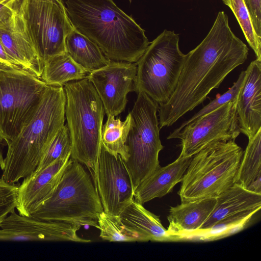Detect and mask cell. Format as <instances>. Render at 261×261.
Masks as SVG:
<instances>
[{
  "mask_svg": "<svg viewBox=\"0 0 261 261\" xmlns=\"http://www.w3.org/2000/svg\"><path fill=\"white\" fill-rule=\"evenodd\" d=\"M65 49L71 59L89 73L105 67L110 61L94 42L74 28L66 37Z\"/></svg>",
  "mask_w": 261,
  "mask_h": 261,
  "instance_id": "obj_22",
  "label": "cell"
},
{
  "mask_svg": "<svg viewBox=\"0 0 261 261\" xmlns=\"http://www.w3.org/2000/svg\"><path fill=\"white\" fill-rule=\"evenodd\" d=\"M259 210L255 209L226 217L208 229H198L181 236L179 241H213L230 236L246 227Z\"/></svg>",
  "mask_w": 261,
  "mask_h": 261,
  "instance_id": "obj_23",
  "label": "cell"
},
{
  "mask_svg": "<svg viewBox=\"0 0 261 261\" xmlns=\"http://www.w3.org/2000/svg\"><path fill=\"white\" fill-rule=\"evenodd\" d=\"M97 188L106 213L119 216L134 199L135 189L130 174L119 154L110 152L101 142Z\"/></svg>",
  "mask_w": 261,
  "mask_h": 261,
  "instance_id": "obj_12",
  "label": "cell"
},
{
  "mask_svg": "<svg viewBox=\"0 0 261 261\" xmlns=\"http://www.w3.org/2000/svg\"><path fill=\"white\" fill-rule=\"evenodd\" d=\"M191 156L179 155L173 162L160 167L136 189L134 199L143 205L155 198H161L172 191L181 182Z\"/></svg>",
  "mask_w": 261,
  "mask_h": 261,
  "instance_id": "obj_18",
  "label": "cell"
},
{
  "mask_svg": "<svg viewBox=\"0 0 261 261\" xmlns=\"http://www.w3.org/2000/svg\"><path fill=\"white\" fill-rule=\"evenodd\" d=\"M246 189L252 192L261 194V175L252 181Z\"/></svg>",
  "mask_w": 261,
  "mask_h": 261,
  "instance_id": "obj_35",
  "label": "cell"
},
{
  "mask_svg": "<svg viewBox=\"0 0 261 261\" xmlns=\"http://www.w3.org/2000/svg\"><path fill=\"white\" fill-rule=\"evenodd\" d=\"M83 165L70 158L50 197L31 216L98 229L103 211L97 189Z\"/></svg>",
  "mask_w": 261,
  "mask_h": 261,
  "instance_id": "obj_5",
  "label": "cell"
},
{
  "mask_svg": "<svg viewBox=\"0 0 261 261\" xmlns=\"http://www.w3.org/2000/svg\"><path fill=\"white\" fill-rule=\"evenodd\" d=\"M261 128L248 143L239 166L235 184L246 188L258 176L261 175Z\"/></svg>",
  "mask_w": 261,
  "mask_h": 261,
  "instance_id": "obj_26",
  "label": "cell"
},
{
  "mask_svg": "<svg viewBox=\"0 0 261 261\" xmlns=\"http://www.w3.org/2000/svg\"><path fill=\"white\" fill-rule=\"evenodd\" d=\"M20 4L18 0H0V22L10 17Z\"/></svg>",
  "mask_w": 261,
  "mask_h": 261,
  "instance_id": "obj_33",
  "label": "cell"
},
{
  "mask_svg": "<svg viewBox=\"0 0 261 261\" xmlns=\"http://www.w3.org/2000/svg\"><path fill=\"white\" fill-rule=\"evenodd\" d=\"M245 70L242 71L240 74L237 81L226 92L211 100L208 104L195 113L189 119L184 122L173 132H177L191 121L212 112L227 102L236 100L240 89L245 78Z\"/></svg>",
  "mask_w": 261,
  "mask_h": 261,
  "instance_id": "obj_30",
  "label": "cell"
},
{
  "mask_svg": "<svg viewBox=\"0 0 261 261\" xmlns=\"http://www.w3.org/2000/svg\"><path fill=\"white\" fill-rule=\"evenodd\" d=\"M70 158L59 159L39 173L23 178L18 187L16 208L19 214L31 216L50 197Z\"/></svg>",
  "mask_w": 261,
  "mask_h": 261,
  "instance_id": "obj_16",
  "label": "cell"
},
{
  "mask_svg": "<svg viewBox=\"0 0 261 261\" xmlns=\"http://www.w3.org/2000/svg\"><path fill=\"white\" fill-rule=\"evenodd\" d=\"M72 143L67 124L57 133L43 155L35 171L36 174L56 161L71 155Z\"/></svg>",
  "mask_w": 261,
  "mask_h": 261,
  "instance_id": "obj_29",
  "label": "cell"
},
{
  "mask_svg": "<svg viewBox=\"0 0 261 261\" xmlns=\"http://www.w3.org/2000/svg\"><path fill=\"white\" fill-rule=\"evenodd\" d=\"M254 28L261 37V0H245Z\"/></svg>",
  "mask_w": 261,
  "mask_h": 261,
  "instance_id": "obj_32",
  "label": "cell"
},
{
  "mask_svg": "<svg viewBox=\"0 0 261 261\" xmlns=\"http://www.w3.org/2000/svg\"><path fill=\"white\" fill-rule=\"evenodd\" d=\"M89 73L66 52L44 63L41 79L47 85L63 87L67 82L87 78Z\"/></svg>",
  "mask_w": 261,
  "mask_h": 261,
  "instance_id": "obj_24",
  "label": "cell"
},
{
  "mask_svg": "<svg viewBox=\"0 0 261 261\" xmlns=\"http://www.w3.org/2000/svg\"><path fill=\"white\" fill-rule=\"evenodd\" d=\"M18 1H19V2L20 3H21V2L22 0H18Z\"/></svg>",
  "mask_w": 261,
  "mask_h": 261,
  "instance_id": "obj_39",
  "label": "cell"
},
{
  "mask_svg": "<svg viewBox=\"0 0 261 261\" xmlns=\"http://www.w3.org/2000/svg\"><path fill=\"white\" fill-rule=\"evenodd\" d=\"M119 217L124 225L137 231L145 242H172L174 239L162 225L160 217L134 199Z\"/></svg>",
  "mask_w": 261,
  "mask_h": 261,
  "instance_id": "obj_21",
  "label": "cell"
},
{
  "mask_svg": "<svg viewBox=\"0 0 261 261\" xmlns=\"http://www.w3.org/2000/svg\"><path fill=\"white\" fill-rule=\"evenodd\" d=\"M232 11L245 39L253 49L256 60L261 61V37L254 28L252 20L245 0H222Z\"/></svg>",
  "mask_w": 261,
  "mask_h": 261,
  "instance_id": "obj_28",
  "label": "cell"
},
{
  "mask_svg": "<svg viewBox=\"0 0 261 261\" xmlns=\"http://www.w3.org/2000/svg\"><path fill=\"white\" fill-rule=\"evenodd\" d=\"M64 4L73 28L110 60L136 63L150 43L145 31L113 0H64Z\"/></svg>",
  "mask_w": 261,
  "mask_h": 261,
  "instance_id": "obj_2",
  "label": "cell"
},
{
  "mask_svg": "<svg viewBox=\"0 0 261 261\" xmlns=\"http://www.w3.org/2000/svg\"><path fill=\"white\" fill-rule=\"evenodd\" d=\"M136 63L110 60L104 67L89 73L87 78L95 87L107 116L114 117L125 109L127 95L136 92Z\"/></svg>",
  "mask_w": 261,
  "mask_h": 261,
  "instance_id": "obj_14",
  "label": "cell"
},
{
  "mask_svg": "<svg viewBox=\"0 0 261 261\" xmlns=\"http://www.w3.org/2000/svg\"><path fill=\"white\" fill-rule=\"evenodd\" d=\"M179 41L178 34L165 29L136 62V92H144L159 105L166 103L173 93L187 58Z\"/></svg>",
  "mask_w": 261,
  "mask_h": 261,
  "instance_id": "obj_7",
  "label": "cell"
},
{
  "mask_svg": "<svg viewBox=\"0 0 261 261\" xmlns=\"http://www.w3.org/2000/svg\"><path fill=\"white\" fill-rule=\"evenodd\" d=\"M100 238L109 242H145L137 231L123 224L118 216L103 211L98 217Z\"/></svg>",
  "mask_w": 261,
  "mask_h": 261,
  "instance_id": "obj_27",
  "label": "cell"
},
{
  "mask_svg": "<svg viewBox=\"0 0 261 261\" xmlns=\"http://www.w3.org/2000/svg\"><path fill=\"white\" fill-rule=\"evenodd\" d=\"M63 87L66 98L65 116L72 143L70 159L88 168L97 188L105 114L102 102L87 78L67 82Z\"/></svg>",
  "mask_w": 261,
  "mask_h": 261,
  "instance_id": "obj_4",
  "label": "cell"
},
{
  "mask_svg": "<svg viewBox=\"0 0 261 261\" xmlns=\"http://www.w3.org/2000/svg\"><path fill=\"white\" fill-rule=\"evenodd\" d=\"M5 67H6V66L3 65L2 64L0 63V70L3 69Z\"/></svg>",
  "mask_w": 261,
  "mask_h": 261,
  "instance_id": "obj_38",
  "label": "cell"
},
{
  "mask_svg": "<svg viewBox=\"0 0 261 261\" xmlns=\"http://www.w3.org/2000/svg\"><path fill=\"white\" fill-rule=\"evenodd\" d=\"M81 227L64 221L24 216L14 211L0 223V241L90 242L77 234Z\"/></svg>",
  "mask_w": 261,
  "mask_h": 261,
  "instance_id": "obj_13",
  "label": "cell"
},
{
  "mask_svg": "<svg viewBox=\"0 0 261 261\" xmlns=\"http://www.w3.org/2000/svg\"><path fill=\"white\" fill-rule=\"evenodd\" d=\"M47 86L22 69L6 66L0 70V133L6 143L31 118Z\"/></svg>",
  "mask_w": 261,
  "mask_h": 261,
  "instance_id": "obj_9",
  "label": "cell"
},
{
  "mask_svg": "<svg viewBox=\"0 0 261 261\" xmlns=\"http://www.w3.org/2000/svg\"><path fill=\"white\" fill-rule=\"evenodd\" d=\"M243 153L234 141H215L192 156L178 192L181 202L216 197L231 187Z\"/></svg>",
  "mask_w": 261,
  "mask_h": 261,
  "instance_id": "obj_6",
  "label": "cell"
},
{
  "mask_svg": "<svg viewBox=\"0 0 261 261\" xmlns=\"http://www.w3.org/2000/svg\"><path fill=\"white\" fill-rule=\"evenodd\" d=\"M18 197V187L0 179V223L15 211Z\"/></svg>",
  "mask_w": 261,
  "mask_h": 261,
  "instance_id": "obj_31",
  "label": "cell"
},
{
  "mask_svg": "<svg viewBox=\"0 0 261 261\" xmlns=\"http://www.w3.org/2000/svg\"><path fill=\"white\" fill-rule=\"evenodd\" d=\"M0 40L8 56L23 70L41 78L44 65L28 30L20 4L0 22Z\"/></svg>",
  "mask_w": 261,
  "mask_h": 261,
  "instance_id": "obj_15",
  "label": "cell"
},
{
  "mask_svg": "<svg viewBox=\"0 0 261 261\" xmlns=\"http://www.w3.org/2000/svg\"><path fill=\"white\" fill-rule=\"evenodd\" d=\"M20 6L35 47L43 65L51 58L66 53L65 39L73 27L65 4L22 0Z\"/></svg>",
  "mask_w": 261,
  "mask_h": 261,
  "instance_id": "obj_10",
  "label": "cell"
},
{
  "mask_svg": "<svg viewBox=\"0 0 261 261\" xmlns=\"http://www.w3.org/2000/svg\"><path fill=\"white\" fill-rule=\"evenodd\" d=\"M137 93L130 112L132 123L126 141L129 156L124 162L135 191L160 167L159 155L164 148L156 115L159 104L144 92L140 91Z\"/></svg>",
  "mask_w": 261,
  "mask_h": 261,
  "instance_id": "obj_8",
  "label": "cell"
},
{
  "mask_svg": "<svg viewBox=\"0 0 261 261\" xmlns=\"http://www.w3.org/2000/svg\"><path fill=\"white\" fill-rule=\"evenodd\" d=\"M236 100L227 102L172 132L167 139L181 140L180 155L191 156L215 141H235L241 133L236 113Z\"/></svg>",
  "mask_w": 261,
  "mask_h": 261,
  "instance_id": "obj_11",
  "label": "cell"
},
{
  "mask_svg": "<svg viewBox=\"0 0 261 261\" xmlns=\"http://www.w3.org/2000/svg\"><path fill=\"white\" fill-rule=\"evenodd\" d=\"M107 116V121L102 127V142L110 152L119 154L125 162L129 156L126 141L132 123L130 114L129 113L123 121L120 117L115 119L113 116Z\"/></svg>",
  "mask_w": 261,
  "mask_h": 261,
  "instance_id": "obj_25",
  "label": "cell"
},
{
  "mask_svg": "<svg viewBox=\"0 0 261 261\" xmlns=\"http://www.w3.org/2000/svg\"><path fill=\"white\" fill-rule=\"evenodd\" d=\"M66 95L62 86L47 85L31 118L7 143L1 178L15 185L35 171L50 143L64 125Z\"/></svg>",
  "mask_w": 261,
  "mask_h": 261,
  "instance_id": "obj_3",
  "label": "cell"
},
{
  "mask_svg": "<svg viewBox=\"0 0 261 261\" xmlns=\"http://www.w3.org/2000/svg\"><path fill=\"white\" fill-rule=\"evenodd\" d=\"M35 1H48V2H55V3H59L61 4H64V0H35Z\"/></svg>",
  "mask_w": 261,
  "mask_h": 261,
  "instance_id": "obj_37",
  "label": "cell"
},
{
  "mask_svg": "<svg viewBox=\"0 0 261 261\" xmlns=\"http://www.w3.org/2000/svg\"><path fill=\"white\" fill-rule=\"evenodd\" d=\"M216 198L213 211L199 229H208L226 217L261 207V194L235 183Z\"/></svg>",
  "mask_w": 261,
  "mask_h": 261,
  "instance_id": "obj_20",
  "label": "cell"
},
{
  "mask_svg": "<svg viewBox=\"0 0 261 261\" xmlns=\"http://www.w3.org/2000/svg\"><path fill=\"white\" fill-rule=\"evenodd\" d=\"M3 140L4 139L0 133V169H1L2 170H3L4 167V159L3 156V154L1 148V145Z\"/></svg>",
  "mask_w": 261,
  "mask_h": 261,
  "instance_id": "obj_36",
  "label": "cell"
},
{
  "mask_svg": "<svg viewBox=\"0 0 261 261\" xmlns=\"http://www.w3.org/2000/svg\"><path fill=\"white\" fill-rule=\"evenodd\" d=\"M0 63L3 65L17 69H22L19 65L13 61L7 54L0 40Z\"/></svg>",
  "mask_w": 261,
  "mask_h": 261,
  "instance_id": "obj_34",
  "label": "cell"
},
{
  "mask_svg": "<svg viewBox=\"0 0 261 261\" xmlns=\"http://www.w3.org/2000/svg\"><path fill=\"white\" fill-rule=\"evenodd\" d=\"M216 202V197H211L182 202L170 207L167 229L174 241H179L181 236L200 229L213 211Z\"/></svg>",
  "mask_w": 261,
  "mask_h": 261,
  "instance_id": "obj_19",
  "label": "cell"
},
{
  "mask_svg": "<svg viewBox=\"0 0 261 261\" xmlns=\"http://www.w3.org/2000/svg\"><path fill=\"white\" fill-rule=\"evenodd\" d=\"M236 99V113L241 133L248 139L261 128V61H252Z\"/></svg>",
  "mask_w": 261,
  "mask_h": 261,
  "instance_id": "obj_17",
  "label": "cell"
},
{
  "mask_svg": "<svg viewBox=\"0 0 261 261\" xmlns=\"http://www.w3.org/2000/svg\"><path fill=\"white\" fill-rule=\"evenodd\" d=\"M249 48L231 30L219 11L207 35L187 58L169 100L159 105L160 128L170 126L202 103L227 75L247 59Z\"/></svg>",
  "mask_w": 261,
  "mask_h": 261,
  "instance_id": "obj_1",
  "label": "cell"
}]
</instances>
